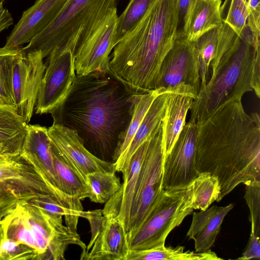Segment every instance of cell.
I'll return each mask as SVG.
<instances>
[{"label":"cell","instance_id":"cell-1","mask_svg":"<svg viewBox=\"0 0 260 260\" xmlns=\"http://www.w3.org/2000/svg\"><path fill=\"white\" fill-rule=\"evenodd\" d=\"M136 95L110 71L76 76L66 97L50 113L53 123L75 130L90 152L114 163Z\"/></svg>","mask_w":260,"mask_h":260},{"label":"cell","instance_id":"cell-2","mask_svg":"<svg viewBox=\"0 0 260 260\" xmlns=\"http://www.w3.org/2000/svg\"><path fill=\"white\" fill-rule=\"evenodd\" d=\"M197 125L195 167L217 178V202L240 184L260 182L258 113H247L238 99Z\"/></svg>","mask_w":260,"mask_h":260},{"label":"cell","instance_id":"cell-3","mask_svg":"<svg viewBox=\"0 0 260 260\" xmlns=\"http://www.w3.org/2000/svg\"><path fill=\"white\" fill-rule=\"evenodd\" d=\"M177 22V0H154L113 48L110 71L133 94L158 88L162 62L176 39Z\"/></svg>","mask_w":260,"mask_h":260},{"label":"cell","instance_id":"cell-4","mask_svg":"<svg viewBox=\"0 0 260 260\" xmlns=\"http://www.w3.org/2000/svg\"><path fill=\"white\" fill-rule=\"evenodd\" d=\"M260 34L246 25L223 54L191 107V120L197 124L246 92L260 97Z\"/></svg>","mask_w":260,"mask_h":260},{"label":"cell","instance_id":"cell-5","mask_svg":"<svg viewBox=\"0 0 260 260\" xmlns=\"http://www.w3.org/2000/svg\"><path fill=\"white\" fill-rule=\"evenodd\" d=\"M4 236L33 249L38 260H64L70 245L85 251L79 234L55 215L32 203L19 204L0 221Z\"/></svg>","mask_w":260,"mask_h":260},{"label":"cell","instance_id":"cell-6","mask_svg":"<svg viewBox=\"0 0 260 260\" xmlns=\"http://www.w3.org/2000/svg\"><path fill=\"white\" fill-rule=\"evenodd\" d=\"M117 0H70L57 18L25 47L39 50L43 58L70 50L74 55L115 8Z\"/></svg>","mask_w":260,"mask_h":260},{"label":"cell","instance_id":"cell-7","mask_svg":"<svg viewBox=\"0 0 260 260\" xmlns=\"http://www.w3.org/2000/svg\"><path fill=\"white\" fill-rule=\"evenodd\" d=\"M193 201L191 184L183 188L164 190L140 227L126 234L129 249H146L165 244L169 233L192 212Z\"/></svg>","mask_w":260,"mask_h":260},{"label":"cell","instance_id":"cell-8","mask_svg":"<svg viewBox=\"0 0 260 260\" xmlns=\"http://www.w3.org/2000/svg\"><path fill=\"white\" fill-rule=\"evenodd\" d=\"M0 184L12 191L20 202L35 204L50 197L62 206L81 212V203L69 200L50 184L35 162L22 152L0 159Z\"/></svg>","mask_w":260,"mask_h":260},{"label":"cell","instance_id":"cell-9","mask_svg":"<svg viewBox=\"0 0 260 260\" xmlns=\"http://www.w3.org/2000/svg\"><path fill=\"white\" fill-rule=\"evenodd\" d=\"M163 161L162 121L149 139L140 172L137 191L126 234L135 232L140 227L163 193Z\"/></svg>","mask_w":260,"mask_h":260},{"label":"cell","instance_id":"cell-10","mask_svg":"<svg viewBox=\"0 0 260 260\" xmlns=\"http://www.w3.org/2000/svg\"><path fill=\"white\" fill-rule=\"evenodd\" d=\"M201 87L199 61L193 42L176 39L162 62L158 84L161 93L179 91L198 96Z\"/></svg>","mask_w":260,"mask_h":260},{"label":"cell","instance_id":"cell-11","mask_svg":"<svg viewBox=\"0 0 260 260\" xmlns=\"http://www.w3.org/2000/svg\"><path fill=\"white\" fill-rule=\"evenodd\" d=\"M197 131V124L191 120L183 127L163 161L162 189L185 188L198 177L195 167Z\"/></svg>","mask_w":260,"mask_h":260},{"label":"cell","instance_id":"cell-12","mask_svg":"<svg viewBox=\"0 0 260 260\" xmlns=\"http://www.w3.org/2000/svg\"><path fill=\"white\" fill-rule=\"evenodd\" d=\"M86 219L90 226L91 236L80 259L124 260L129 249L122 223L104 215L102 209L90 211Z\"/></svg>","mask_w":260,"mask_h":260},{"label":"cell","instance_id":"cell-13","mask_svg":"<svg viewBox=\"0 0 260 260\" xmlns=\"http://www.w3.org/2000/svg\"><path fill=\"white\" fill-rule=\"evenodd\" d=\"M39 50L21 52L13 68L12 88L17 112L28 124L36 106L46 63Z\"/></svg>","mask_w":260,"mask_h":260},{"label":"cell","instance_id":"cell-14","mask_svg":"<svg viewBox=\"0 0 260 260\" xmlns=\"http://www.w3.org/2000/svg\"><path fill=\"white\" fill-rule=\"evenodd\" d=\"M47 59L35 107L38 114L53 111L66 97L76 77L75 58L71 51L53 52Z\"/></svg>","mask_w":260,"mask_h":260},{"label":"cell","instance_id":"cell-15","mask_svg":"<svg viewBox=\"0 0 260 260\" xmlns=\"http://www.w3.org/2000/svg\"><path fill=\"white\" fill-rule=\"evenodd\" d=\"M117 8L110 11L94 34L75 54L76 76L110 72V54L116 45Z\"/></svg>","mask_w":260,"mask_h":260},{"label":"cell","instance_id":"cell-16","mask_svg":"<svg viewBox=\"0 0 260 260\" xmlns=\"http://www.w3.org/2000/svg\"><path fill=\"white\" fill-rule=\"evenodd\" d=\"M48 134L51 146L85 181L86 176L93 172H116L114 163L90 152L75 130L53 123L48 128Z\"/></svg>","mask_w":260,"mask_h":260},{"label":"cell","instance_id":"cell-17","mask_svg":"<svg viewBox=\"0 0 260 260\" xmlns=\"http://www.w3.org/2000/svg\"><path fill=\"white\" fill-rule=\"evenodd\" d=\"M150 138L134 153L127 166L121 172L123 181L119 189L105 204L102 209L104 215L119 220L126 233L136 199L140 172Z\"/></svg>","mask_w":260,"mask_h":260},{"label":"cell","instance_id":"cell-18","mask_svg":"<svg viewBox=\"0 0 260 260\" xmlns=\"http://www.w3.org/2000/svg\"><path fill=\"white\" fill-rule=\"evenodd\" d=\"M70 0H37L24 11L8 37L5 47L17 48L29 43L58 16Z\"/></svg>","mask_w":260,"mask_h":260},{"label":"cell","instance_id":"cell-19","mask_svg":"<svg viewBox=\"0 0 260 260\" xmlns=\"http://www.w3.org/2000/svg\"><path fill=\"white\" fill-rule=\"evenodd\" d=\"M237 35L222 21L220 26L209 30L193 42L199 61L200 90L206 85L211 71L233 44Z\"/></svg>","mask_w":260,"mask_h":260},{"label":"cell","instance_id":"cell-20","mask_svg":"<svg viewBox=\"0 0 260 260\" xmlns=\"http://www.w3.org/2000/svg\"><path fill=\"white\" fill-rule=\"evenodd\" d=\"M21 152L38 166L50 184L63 197L74 201L61 189L55 173L48 128L39 124H27Z\"/></svg>","mask_w":260,"mask_h":260},{"label":"cell","instance_id":"cell-21","mask_svg":"<svg viewBox=\"0 0 260 260\" xmlns=\"http://www.w3.org/2000/svg\"><path fill=\"white\" fill-rule=\"evenodd\" d=\"M234 206L233 203L224 206H213L193 212L186 236L194 241L196 251L210 250L220 232L224 217Z\"/></svg>","mask_w":260,"mask_h":260},{"label":"cell","instance_id":"cell-22","mask_svg":"<svg viewBox=\"0 0 260 260\" xmlns=\"http://www.w3.org/2000/svg\"><path fill=\"white\" fill-rule=\"evenodd\" d=\"M194 99L192 94L179 91L166 93V113L163 120L164 160L185 124L187 113Z\"/></svg>","mask_w":260,"mask_h":260},{"label":"cell","instance_id":"cell-23","mask_svg":"<svg viewBox=\"0 0 260 260\" xmlns=\"http://www.w3.org/2000/svg\"><path fill=\"white\" fill-rule=\"evenodd\" d=\"M221 0H193L187 18L184 38L196 41L202 35L222 23Z\"/></svg>","mask_w":260,"mask_h":260},{"label":"cell","instance_id":"cell-24","mask_svg":"<svg viewBox=\"0 0 260 260\" xmlns=\"http://www.w3.org/2000/svg\"><path fill=\"white\" fill-rule=\"evenodd\" d=\"M166 93L157 95L154 100L129 146L114 162L116 172H122L137 149L151 135L162 123L165 116Z\"/></svg>","mask_w":260,"mask_h":260},{"label":"cell","instance_id":"cell-25","mask_svg":"<svg viewBox=\"0 0 260 260\" xmlns=\"http://www.w3.org/2000/svg\"><path fill=\"white\" fill-rule=\"evenodd\" d=\"M26 125L15 106H0V159L21 153Z\"/></svg>","mask_w":260,"mask_h":260},{"label":"cell","instance_id":"cell-26","mask_svg":"<svg viewBox=\"0 0 260 260\" xmlns=\"http://www.w3.org/2000/svg\"><path fill=\"white\" fill-rule=\"evenodd\" d=\"M184 247L166 246L165 244L151 248L129 250L124 260H219L222 259L210 249L203 252L185 251Z\"/></svg>","mask_w":260,"mask_h":260},{"label":"cell","instance_id":"cell-27","mask_svg":"<svg viewBox=\"0 0 260 260\" xmlns=\"http://www.w3.org/2000/svg\"><path fill=\"white\" fill-rule=\"evenodd\" d=\"M53 164L60 186L69 196L79 200L88 198L85 181L50 144Z\"/></svg>","mask_w":260,"mask_h":260},{"label":"cell","instance_id":"cell-28","mask_svg":"<svg viewBox=\"0 0 260 260\" xmlns=\"http://www.w3.org/2000/svg\"><path fill=\"white\" fill-rule=\"evenodd\" d=\"M88 198L90 201L105 204L119 189L121 183L115 172L95 171L86 176Z\"/></svg>","mask_w":260,"mask_h":260},{"label":"cell","instance_id":"cell-29","mask_svg":"<svg viewBox=\"0 0 260 260\" xmlns=\"http://www.w3.org/2000/svg\"><path fill=\"white\" fill-rule=\"evenodd\" d=\"M21 48L0 47V106H15L12 88L14 64Z\"/></svg>","mask_w":260,"mask_h":260},{"label":"cell","instance_id":"cell-30","mask_svg":"<svg viewBox=\"0 0 260 260\" xmlns=\"http://www.w3.org/2000/svg\"><path fill=\"white\" fill-rule=\"evenodd\" d=\"M193 201V209L204 210L214 202L217 201L220 187L216 177L209 173H200L191 184Z\"/></svg>","mask_w":260,"mask_h":260},{"label":"cell","instance_id":"cell-31","mask_svg":"<svg viewBox=\"0 0 260 260\" xmlns=\"http://www.w3.org/2000/svg\"><path fill=\"white\" fill-rule=\"evenodd\" d=\"M161 93H162L157 89L145 94L136 95L132 117L119 149L116 160L129 146L154 100Z\"/></svg>","mask_w":260,"mask_h":260},{"label":"cell","instance_id":"cell-32","mask_svg":"<svg viewBox=\"0 0 260 260\" xmlns=\"http://www.w3.org/2000/svg\"><path fill=\"white\" fill-rule=\"evenodd\" d=\"M154 1H129L125 10L118 16L115 34L116 45L142 19Z\"/></svg>","mask_w":260,"mask_h":260},{"label":"cell","instance_id":"cell-33","mask_svg":"<svg viewBox=\"0 0 260 260\" xmlns=\"http://www.w3.org/2000/svg\"><path fill=\"white\" fill-rule=\"evenodd\" d=\"M249 0H225L220 7V16L223 21L239 35L246 25L248 15Z\"/></svg>","mask_w":260,"mask_h":260},{"label":"cell","instance_id":"cell-34","mask_svg":"<svg viewBox=\"0 0 260 260\" xmlns=\"http://www.w3.org/2000/svg\"><path fill=\"white\" fill-rule=\"evenodd\" d=\"M244 198L250 211L251 235H260V182L245 184Z\"/></svg>","mask_w":260,"mask_h":260},{"label":"cell","instance_id":"cell-35","mask_svg":"<svg viewBox=\"0 0 260 260\" xmlns=\"http://www.w3.org/2000/svg\"><path fill=\"white\" fill-rule=\"evenodd\" d=\"M38 260L35 251L25 245L4 236L0 243V260Z\"/></svg>","mask_w":260,"mask_h":260},{"label":"cell","instance_id":"cell-36","mask_svg":"<svg viewBox=\"0 0 260 260\" xmlns=\"http://www.w3.org/2000/svg\"><path fill=\"white\" fill-rule=\"evenodd\" d=\"M22 204L15 194L0 184V221Z\"/></svg>","mask_w":260,"mask_h":260},{"label":"cell","instance_id":"cell-37","mask_svg":"<svg viewBox=\"0 0 260 260\" xmlns=\"http://www.w3.org/2000/svg\"><path fill=\"white\" fill-rule=\"evenodd\" d=\"M193 0H177L178 22L176 39L184 38V28Z\"/></svg>","mask_w":260,"mask_h":260},{"label":"cell","instance_id":"cell-38","mask_svg":"<svg viewBox=\"0 0 260 260\" xmlns=\"http://www.w3.org/2000/svg\"><path fill=\"white\" fill-rule=\"evenodd\" d=\"M248 15L246 23L255 33L260 34V3L259 0H249Z\"/></svg>","mask_w":260,"mask_h":260},{"label":"cell","instance_id":"cell-39","mask_svg":"<svg viewBox=\"0 0 260 260\" xmlns=\"http://www.w3.org/2000/svg\"><path fill=\"white\" fill-rule=\"evenodd\" d=\"M254 258H260V240L259 237L250 234L244 252L242 256L237 259L249 260Z\"/></svg>","mask_w":260,"mask_h":260},{"label":"cell","instance_id":"cell-40","mask_svg":"<svg viewBox=\"0 0 260 260\" xmlns=\"http://www.w3.org/2000/svg\"><path fill=\"white\" fill-rule=\"evenodd\" d=\"M13 24V19L8 10L0 2V33Z\"/></svg>","mask_w":260,"mask_h":260},{"label":"cell","instance_id":"cell-41","mask_svg":"<svg viewBox=\"0 0 260 260\" xmlns=\"http://www.w3.org/2000/svg\"><path fill=\"white\" fill-rule=\"evenodd\" d=\"M5 0H0V2L4 3Z\"/></svg>","mask_w":260,"mask_h":260}]
</instances>
